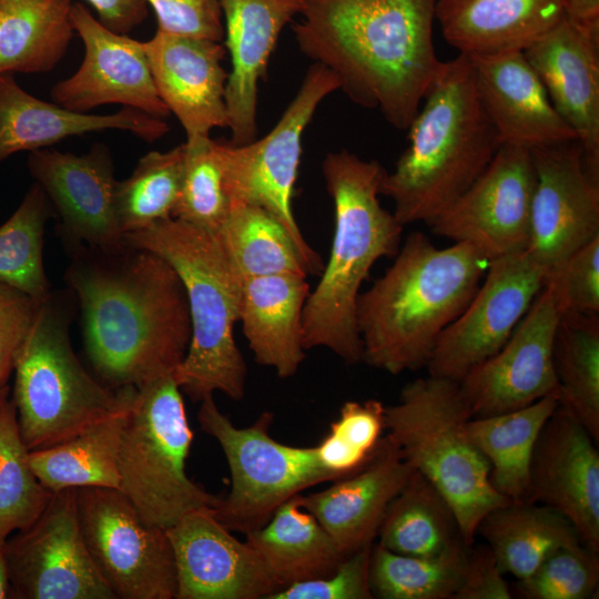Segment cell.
Returning a JSON list of instances; mask_svg holds the SVG:
<instances>
[{
  "mask_svg": "<svg viewBox=\"0 0 599 599\" xmlns=\"http://www.w3.org/2000/svg\"><path fill=\"white\" fill-rule=\"evenodd\" d=\"M65 283L79 300L83 346L111 389L173 375L192 327L183 283L156 254L125 244L67 247Z\"/></svg>",
  "mask_w": 599,
  "mask_h": 599,
  "instance_id": "6da1fadb",
  "label": "cell"
},
{
  "mask_svg": "<svg viewBox=\"0 0 599 599\" xmlns=\"http://www.w3.org/2000/svg\"><path fill=\"white\" fill-rule=\"evenodd\" d=\"M437 0H302L300 50L329 69L356 104L407 130L440 77L433 24Z\"/></svg>",
  "mask_w": 599,
  "mask_h": 599,
  "instance_id": "7a4b0ae2",
  "label": "cell"
},
{
  "mask_svg": "<svg viewBox=\"0 0 599 599\" xmlns=\"http://www.w3.org/2000/svg\"><path fill=\"white\" fill-rule=\"evenodd\" d=\"M394 257L359 294L356 321L363 362L398 375L426 367L441 333L478 290L488 261L470 244L439 248L417 231Z\"/></svg>",
  "mask_w": 599,
  "mask_h": 599,
  "instance_id": "3957f363",
  "label": "cell"
},
{
  "mask_svg": "<svg viewBox=\"0 0 599 599\" xmlns=\"http://www.w3.org/2000/svg\"><path fill=\"white\" fill-rule=\"evenodd\" d=\"M322 172L334 204V234L327 264L303 311L305 349L323 347L347 365L363 362L356 321L359 290L370 268L400 247L403 227L379 202L386 170L343 149L329 152Z\"/></svg>",
  "mask_w": 599,
  "mask_h": 599,
  "instance_id": "277c9868",
  "label": "cell"
},
{
  "mask_svg": "<svg viewBox=\"0 0 599 599\" xmlns=\"http://www.w3.org/2000/svg\"><path fill=\"white\" fill-rule=\"evenodd\" d=\"M423 102L407 129L409 145L380 184V194L393 201V213L404 226L428 224L444 212L501 145L467 55L446 61Z\"/></svg>",
  "mask_w": 599,
  "mask_h": 599,
  "instance_id": "5b68a950",
  "label": "cell"
},
{
  "mask_svg": "<svg viewBox=\"0 0 599 599\" xmlns=\"http://www.w3.org/2000/svg\"><path fill=\"white\" fill-rule=\"evenodd\" d=\"M124 240L163 258L183 283L192 335L173 373L181 392L194 402L215 392L241 400L247 367L234 339V325L243 278L217 237L172 216L128 233Z\"/></svg>",
  "mask_w": 599,
  "mask_h": 599,
  "instance_id": "8992f818",
  "label": "cell"
},
{
  "mask_svg": "<svg viewBox=\"0 0 599 599\" xmlns=\"http://www.w3.org/2000/svg\"><path fill=\"white\" fill-rule=\"evenodd\" d=\"M471 417L458 382L432 375L407 383L398 402L385 406V436L446 498L470 546L481 519L509 501L493 487L490 464L467 434Z\"/></svg>",
  "mask_w": 599,
  "mask_h": 599,
  "instance_id": "52a82bcc",
  "label": "cell"
},
{
  "mask_svg": "<svg viewBox=\"0 0 599 599\" xmlns=\"http://www.w3.org/2000/svg\"><path fill=\"white\" fill-rule=\"evenodd\" d=\"M41 303L13 366L12 402L29 450L59 444L113 412L130 386L111 389L94 379L70 341L72 291Z\"/></svg>",
  "mask_w": 599,
  "mask_h": 599,
  "instance_id": "ba28073f",
  "label": "cell"
},
{
  "mask_svg": "<svg viewBox=\"0 0 599 599\" xmlns=\"http://www.w3.org/2000/svg\"><path fill=\"white\" fill-rule=\"evenodd\" d=\"M192 440L173 375L136 388L119 447L118 490L145 524L166 530L194 510L219 506L221 497L186 474Z\"/></svg>",
  "mask_w": 599,
  "mask_h": 599,
  "instance_id": "9c48e42d",
  "label": "cell"
},
{
  "mask_svg": "<svg viewBox=\"0 0 599 599\" xmlns=\"http://www.w3.org/2000/svg\"><path fill=\"white\" fill-rule=\"evenodd\" d=\"M197 422L219 443L230 468L231 490L221 497L214 515L231 531L245 535L255 530L287 499L334 480L321 466L315 446H291L270 435V412L250 426L237 427L217 408L212 395L201 400Z\"/></svg>",
  "mask_w": 599,
  "mask_h": 599,
  "instance_id": "30bf717a",
  "label": "cell"
},
{
  "mask_svg": "<svg viewBox=\"0 0 599 599\" xmlns=\"http://www.w3.org/2000/svg\"><path fill=\"white\" fill-rule=\"evenodd\" d=\"M338 89L335 74L314 62L296 95L265 136L244 145L221 141L225 185L231 203L258 206L276 217L295 241L308 275L321 274L324 263L296 222L294 186L301 163L303 133L319 103Z\"/></svg>",
  "mask_w": 599,
  "mask_h": 599,
  "instance_id": "8fae6325",
  "label": "cell"
},
{
  "mask_svg": "<svg viewBox=\"0 0 599 599\" xmlns=\"http://www.w3.org/2000/svg\"><path fill=\"white\" fill-rule=\"evenodd\" d=\"M77 502L89 554L116 599H176L165 529L145 524L115 488H77Z\"/></svg>",
  "mask_w": 599,
  "mask_h": 599,
  "instance_id": "7c38bea8",
  "label": "cell"
},
{
  "mask_svg": "<svg viewBox=\"0 0 599 599\" xmlns=\"http://www.w3.org/2000/svg\"><path fill=\"white\" fill-rule=\"evenodd\" d=\"M10 598L116 599L85 545L77 488L54 493L40 517L6 540Z\"/></svg>",
  "mask_w": 599,
  "mask_h": 599,
  "instance_id": "4fadbf2b",
  "label": "cell"
},
{
  "mask_svg": "<svg viewBox=\"0 0 599 599\" xmlns=\"http://www.w3.org/2000/svg\"><path fill=\"white\" fill-rule=\"evenodd\" d=\"M536 169L527 148L501 144L477 180L428 225L487 261L527 250Z\"/></svg>",
  "mask_w": 599,
  "mask_h": 599,
  "instance_id": "5bb4252c",
  "label": "cell"
},
{
  "mask_svg": "<svg viewBox=\"0 0 599 599\" xmlns=\"http://www.w3.org/2000/svg\"><path fill=\"white\" fill-rule=\"evenodd\" d=\"M547 281L526 251L488 262L485 280L461 314L441 333L428 375L460 382L507 342Z\"/></svg>",
  "mask_w": 599,
  "mask_h": 599,
  "instance_id": "9a60e30c",
  "label": "cell"
},
{
  "mask_svg": "<svg viewBox=\"0 0 599 599\" xmlns=\"http://www.w3.org/2000/svg\"><path fill=\"white\" fill-rule=\"evenodd\" d=\"M561 313L546 281L501 348L458 382L473 417L519 409L558 393L554 344Z\"/></svg>",
  "mask_w": 599,
  "mask_h": 599,
  "instance_id": "2e32d148",
  "label": "cell"
},
{
  "mask_svg": "<svg viewBox=\"0 0 599 599\" xmlns=\"http://www.w3.org/2000/svg\"><path fill=\"white\" fill-rule=\"evenodd\" d=\"M530 151L537 180L526 252L548 276L599 236V177L588 172L578 141Z\"/></svg>",
  "mask_w": 599,
  "mask_h": 599,
  "instance_id": "e0dca14e",
  "label": "cell"
},
{
  "mask_svg": "<svg viewBox=\"0 0 599 599\" xmlns=\"http://www.w3.org/2000/svg\"><path fill=\"white\" fill-rule=\"evenodd\" d=\"M71 17L84 55L71 77L52 87L53 101L78 112L121 104L165 119L170 111L156 91L143 41L110 30L81 3L72 4Z\"/></svg>",
  "mask_w": 599,
  "mask_h": 599,
  "instance_id": "ac0fdd59",
  "label": "cell"
},
{
  "mask_svg": "<svg viewBox=\"0 0 599 599\" xmlns=\"http://www.w3.org/2000/svg\"><path fill=\"white\" fill-rule=\"evenodd\" d=\"M27 164L58 214V233L67 247L112 251L126 244L114 211L118 181L109 146L95 143L80 155L37 150Z\"/></svg>",
  "mask_w": 599,
  "mask_h": 599,
  "instance_id": "d6986e66",
  "label": "cell"
},
{
  "mask_svg": "<svg viewBox=\"0 0 599 599\" xmlns=\"http://www.w3.org/2000/svg\"><path fill=\"white\" fill-rule=\"evenodd\" d=\"M176 567V599H268L281 589L258 554L203 508L166 529Z\"/></svg>",
  "mask_w": 599,
  "mask_h": 599,
  "instance_id": "ffe728a7",
  "label": "cell"
},
{
  "mask_svg": "<svg viewBox=\"0 0 599 599\" xmlns=\"http://www.w3.org/2000/svg\"><path fill=\"white\" fill-rule=\"evenodd\" d=\"M587 429L558 405L544 424L529 466V499L546 505L599 552V451Z\"/></svg>",
  "mask_w": 599,
  "mask_h": 599,
  "instance_id": "44dd1931",
  "label": "cell"
},
{
  "mask_svg": "<svg viewBox=\"0 0 599 599\" xmlns=\"http://www.w3.org/2000/svg\"><path fill=\"white\" fill-rule=\"evenodd\" d=\"M524 54L576 133L587 170L599 177V27L564 17Z\"/></svg>",
  "mask_w": 599,
  "mask_h": 599,
  "instance_id": "7402d4cb",
  "label": "cell"
},
{
  "mask_svg": "<svg viewBox=\"0 0 599 599\" xmlns=\"http://www.w3.org/2000/svg\"><path fill=\"white\" fill-rule=\"evenodd\" d=\"M143 44L159 97L183 126L185 142L227 128L224 44L159 30Z\"/></svg>",
  "mask_w": 599,
  "mask_h": 599,
  "instance_id": "603a6c76",
  "label": "cell"
},
{
  "mask_svg": "<svg viewBox=\"0 0 599 599\" xmlns=\"http://www.w3.org/2000/svg\"><path fill=\"white\" fill-rule=\"evenodd\" d=\"M467 57L501 144L532 150L577 141L524 51Z\"/></svg>",
  "mask_w": 599,
  "mask_h": 599,
  "instance_id": "cb8c5ba5",
  "label": "cell"
},
{
  "mask_svg": "<svg viewBox=\"0 0 599 599\" xmlns=\"http://www.w3.org/2000/svg\"><path fill=\"white\" fill-rule=\"evenodd\" d=\"M413 471L384 435L363 467L324 490L301 495L302 505L348 556L374 544L388 505Z\"/></svg>",
  "mask_w": 599,
  "mask_h": 599,
  "instance_id": "d4e9b609",
  "label": "cell"
},
{
  "mask_svg": "<svg viewBox=\"0 0 599 599\" xmlns=\"http://www.w3.org/2000/svg\"><path fill=\"white\" fill-rule=\"evenodd\" d=\"M219 1L232 67L225 89L230 143L244 145L257 133L258 81L265 75L281 31L303 4L302 0Z\"/></svg>",
  "mask_w": 599,
  "mask_h": 599,
  "instance_id": "484cf974",
  "label": "cell"
},
{
  "mask_svg": "<svg viewBox=\"0 0 599 599\" xmlns=\"http://www.w3.org/2000/svg\"><path fill=\"white\" fill-rule=\"evenodd\" d=\"M122 130L146 142L164 136V119L123 106L112 114L78 112L38 99L23 90L13 74H0V163L20 152L48 149L71 136Z\"/></svg>",
  "mask_w": 599,
  "mask_h": 599,
  "instance_id": "4316f807",
  "label": "cell"
},
{
  "mask_svg": "<svg viewBox=\"0 0 599 599\" xmlns=\"http://www.w3.org/2000/svg\"><path fill=\"white\" fill-rule=\"evenodd\" d=\"M565 17L562 0H437L445 40L465 55L524 51Z\"/></svg>",
  "mask_w": 599,
  "mask_h": 599,
  "instance_id": "83f0119b",
  "label": "cell"
},
{
  "mask_svg": "<svg viewBox=\"0 0 599 599\" xmlns=\"http://www.w3.org/2000/svg\"><path fill=\"white\" fill-rule=\"evenodd\" d=\"M306 276L276 274L243 280L238 321L257 364L278 377L295 375L305 358Z\"/></svg>",
  "mask_w": 599,
  "mask_h": 599,
  "instance_id": "f1b7e54d",
  "label": "cell"
},
{
  "mask_svg": "<svg viewBox=\"0 0 599 599\" xmlns=\"http://www.w3.org/2000/svg\"><path fill=\"white\" fill-rule=\"evenodd\" d=\"M135 393L136 387L130 386L113 412L74 436L30 450L31 468L45 488L52 493L80 487L119 489V447Z\"/></svg>",
  "mask_w": 599,
  "mask_h": 599,
  "instance_id": "f546056e",
  "label": "cell"
},
{
  "mask_svg": "<svg viewBox=\"0 0 599 599\" xmlns=\"http://www.w3.org/2000/svg\"><path fill=\"white\" fill-rule=\"evenodd\" d=\"M245 537L281 588L326 576L346 557L303 507L301 494L280 505L266 524Z\"/></svg>",
  "mask_w": 599,
  "mask_h": 599,
  "instance_id": "4dcf8cb0",
  "label": "cell"
},
{
  "mask_svg": "<svg viewBox=\"0 0 599 599\" xmlns=\"http://www.w3.org/2000/svg\"><path fill=\"white\" fill-rule=\"evenodd\" d=\"M480 535L500 570L522 580L552 551L583 544L572 522L557 510L530 499L509 500L479 522Z\"/></svg>",
  "mask_w": 599,
  "mask_h": 599,
  "instance_id": "1f68e13d",
  "label": "cell"
},
{
  "mask_svg": "<svg viewBox=\"0 0 599 599\" xmlns=\"http://www.w3.org/2000/svg\"><path fill=\"white\" fill-rule=\"evenodd\" d=\"M558 405V393H554L519 409L468 420V436L490 464V483L507 499H529L532 450Z\"/></svg>",
  "mask_w": 599,
  "mask_h": 599,
  "instance_id": "d6a6232c",
  "label": "cell"
},
{
  "mask_svg": "<svg viewBox=\"0 0 599 599\" xmlns=\"http://www.w3.org/2000/svg\"><path fill=\"white\" fill-rule=\"evenodd\" d=\"M71 0H0V74L55 68L74 34Z\"/></svg>",
  "mask_w": 599,
  "mask_h": 599,
  "instance_id": "836d02e7",
  "label": "cell"
},
{
  "mask_svg": "<svg viewBox=\"0 0 599 599\" xmlns=\"http://www.w3.org/2000/svg\"><path fill=\"white\" fill-rule=\"evenodd\" d=\"M376 538L389 551L417 557L439 555L464 542L449 502L416 470L388 505Z\"/></svg>",
  "mask_w": 599,
  "mask_h": 599,
  "instance_id": "e575fe53",
  "label": "cell"
},
{
  "mask_svg": "<svg viewBox=\"0 0 599 599\" xmlns=\"http://www.w3.org/2000/svg\"><path fill=\"white\" fill-rule=\"evenodd\" d=\"M559 405L599 443V317L561 313L554 344Z\"/></svg>",
  "mask_w": 599,
  "mask_h": 599,
  "instance_id": "d590c367",
  "label": "cell"
},
{
  "mask_svg": "<svg viewBox=\"0 0 599 599\" xmlns=\"http://www.w3.org/2000/svg\"><path fill=\"white\" fill-rule=\"evenodd\" d=\"M215 236L243 280L276 274L308 275L290 232L262 207L232 204Z\"/></svg>",
  "mask_w": 599,
  "mask_h": 599,
  "instance_id": "8d00e7d4",
  "label": "cell"
},
{
  "mask_svg": "<svg viewBox=\"0 0 599 599\" xmlns=\"http://www.w3.org/2000/svg\"><path fill=\"white\" fill-rule=\"evenodd\" d=\"M471 546L460 542L439 555L417 557L374 544L369 567L374 598L453 599L461 585Z\"/></svg>",
  "mask_w": 599,
  "mask_h": 599,
  "instance_id": "74e56055",
  "label": "cell"
},
{
  "mask_svg": "<svg viewBox=\"0 0 599 599\" xmlns=\"http://www.w3.org/2000/svg\"><path fill=\"white\" fill-rule=\"evenodd\" d=\"M184 159V143L165 152L151 151L129 177L116 182L114 211L123 235L173 216Z\"/></svg>",
  "mask_w": 599,
  "mask_h": 599,
  "instance_id": "f35d334b",
  "label": "cell"
},
{
  "mask_svg": "<svg viewBox=\"0 0 599 599\" xmlns=\"http://www.w3.org/2000/svg\"><path fill=\"white\" fill-rule=\"evenodd\" d=\"M53 207L34 183L13 214L0 225V282L44 302L51 294L43 266V235Z\"/></svg>",
  "mask_w": 599,
  "mask_h": 599,
  "instance_id": "ab89813d",
  "label": "cell"
},
{
  "mask_svg": "<svg viewBox=\"0 0 599 599\" xmlns=\"http://www.w3.org/2000/svg\"><path fill=\"white\" fill-rule=\"evenodd\" d=\"M29 453L20 435L16 406L6 396L0 399V540L30 527L54 494L38 479Z\"/></svg>",
  "mask_w": 599,
  "mask_h": 599,
  "instance_id": "60d3db41",
  "label": "cell"
},
{
  "mask_svg": "<svg viewBox=\"0 0 599 599\" xmlns=\"http://www.w3.org/2000/svg\"><path fill=\"white\" fill-rule=\"evenodd\" d=\"M185 159L173 217L216 235L231 211L221 141L184 142Z\"/></svg>",
  "mask_w": 599,
  "mask_h": 599,
  "instance_id": "b9f144b4",
  "label": "cell"
},
{
  "mask_svg": "<svg viewBox=\"0 0 599 599\" xmlns=\"http://www.w3.org/2000/svg\"><path fill=\"white\" fill-rule=\"evenodd\" d=\"M385 433V406L380 400H347L315 445L321 466L335 479L347 476L372 457Z\"/></svg>",
  "mask_w": 599,
  "mask_h": 599,
  "instance_id": "7bdbcfd3",
  "label": "cell"
},
{
  "mask_svg": "<svg viewBox=\"0 0 599 599\" xmlns=\"http://www.w3.org/2000/svg\"><path fill=\"white\" fill-rule=\"evenodd\" d=\"M599 552L583 544L564 546L549 554L525 579L516 593L524 599H590L598 595Z\"/></svg>",
  "mask_w": 599,
  "mask_h": 599,
  "instance_id": "ee69618b",
  "label": "cell"
},
{
  "mask_svg": "<svg viewBox=\"0 0 599 599\" xmlns=\"http://www.w3.org/2000/svg\"><path fill=\"white\" fill-rule=\"evenodd\" d=\"M562 313H599V236L570 254L549 272Z\"/></svg>",
  "mask_w": 599,
  "mask_h": 599,
  "instance_id": "f6af8a7d",
  "label": "cell"
},
{
  "mask_svg": "<svg viewBox=\"0 0 599 599\" xmlns=\"http://www.w3.org/2000/svg\"><path fill=\"white\" fill-rule=\"evenodd\" d=\"M373 545L346 556L328 575L288 585L268 599L374 598L369 581Z\"/></svg>",
  "mask_w": 599,
  "mask_h": 599,
  "instance_id": "bcb514c9",
  "label": "cell"
},
{
  "mask_svg": "<svg viewBox=\"0 0 599 599\" xmlns=\"http://www.w3.org/2000/svg\"><path fill=\"white\" fill-rule=\"evenodd\" d=\"M158 20V30L204 38L224 39L222 10L219 0H144Z\"/></svg>",
  "mask_w": 599,
  "mask_h": 599,
  "instance_id": "7dc6e473",
  "label": "cell"
},
{
  "mask_svg": "<svg viewBox=\"0 0 599 599\" xmlns=\"http://www.w3.org/2000/svg\"><path fill=\"white\" fill-rule=\"evenodd\" d=\"M39 302L0 282V388L13 372L17 355L39 312Z\"/></svg>",
  "mask_w": 599,
  "mask_h": 599,
  "instance_id": "c3c4849f",
  "label": "cell"
},
{
  "mask_svg": "<svg viewBox=\"0 0 599 599\" xmlns=\"http://www.w3.org/2000/svg\"><path fill=\"white\" fill-rule=\"evenodd\" d=\"M514 593L488 545L470 548L465 575L453 599H511Z\"/></svg>",
  "mask_w": 599,
  "mask_h": 599,
  "instance_id": "681fc988",
  "label": "cell"
},
{
  "mask_svg": "<svg viewBox=\"0 0 599 599\" xmlns=\"http://www.w3.org/2000/svg\"><path fill=\"white\" fill-rule=\"evenodd\" d=\"M99 16V21L110 30L126 34L141 24L148 16L144 0H85Z\"/></svg>",
  "mask_w": 599,
  "mask_h": 599,
  "instance_id": "f907efd6",
  "label": "cell"
},
{
  "mask_svg": "<svg viewBox=\"0 0 599 599\" xmlns=\"http://www.w3.org/2000/svg\"><path fill=\"white\" fill-rule=\"evenodd\" d=\"M565 17L589 27H599V0H562Z\"/></svg>",
  "mask_w": 599,
  "mask_h": 599,
  "instance_id": "816d5d0a",
  "label": "cell"
},
{
  "mask_svg": "<svg viewBox=\"0 0 599 599\" xmlns=\"http://www.w3.org/2000/svg\"><path fill=\"white\" fill-rule=\"evenodd\" d=\"M6 540H0V599L9 598L10 582L4 554Z\"/></svg>",
  "mask_w": 599,
  "mask_h": 599,
  "instance_id": "f5cc1de1",
  "label": "cell"
},
{
  "mask_svg": "<svg viewBox=\"0 0 599 599\" xmlns=\"http://www.w3.org/2000/svg\"><path fill=\"white\" fill-rule=\"evenodd\" d=\"M9 395V386L6 385L0 388V399Z\"/></svg>",
  "mask_w": 599,
  "mask_h": 599,
  "instance_id": "db71d44e",
  "label": "cell"
}]
</instances>
